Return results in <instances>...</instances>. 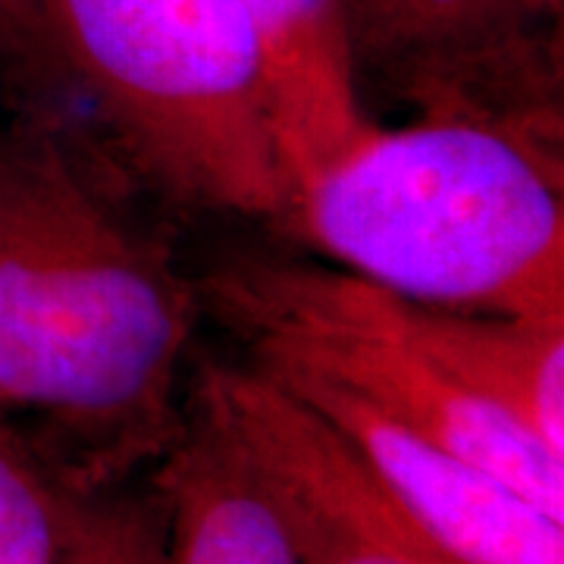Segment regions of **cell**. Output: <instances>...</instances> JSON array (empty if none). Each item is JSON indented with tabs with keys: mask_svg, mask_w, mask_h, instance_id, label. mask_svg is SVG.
<instances>
[{
	"mask_svg": "<svg viewBox=\"0 0 564 564\" xmlns=\"http://www.w3.org/2000/svg\"><path fill=\"white\" fill-rule=\"evenodd\" d=\"M76 132L69 113H0V414H32L63 480L101 492L176 443L204 304Z\"/></svg>",
	"mask_w": 564,
	"mask_h": 564,
	"instance_id": "6da1fadb",
	"label": "cell"
},
{
	"mask_svg": "<svg viewBox=\"0 0 564 564\" xmlns=\"http://www.w3.org/2000/svg\"><path fill=\"white\" fill-rule=\"evenodd\" d=\"M280 229L408 302L564 321V135L467 113L373 126Z\"/></svg>",
	"mask_w": 564,
	"mask_h": 564,
	"instance_id": "7a4b0ae2",
	"label": "cell"
},
{
	"mask_svg": "<svg viewBox=\"0 0 564 564\" xmlns=\"http://www.w3.org/2000/svg\"><path fill=\"white\" fill-rule=\"evenodd\" d=\"M76 101L170 198L282 226L280 163L236 0H41Z\"/></svg>",
	"mask_w": 564,
	"mask_h": 564,
	"instance_id": "3957f363",
	"label": "cell"
},
{
	"mask_svg": "<svg viewBox=\"0 0 564 564\" xmlns=\"http://www.w3.org/2000/svg\"><path fill=\"white\" fill-rule=\"evenodd\" d=\"M198 289L204 311L248 343L254 367L339 386L564 521V458L445 373L404 329L399 295L333 263L273 254L217 263Z\"/></svg>",
	"mask_w": 564,
	"mask_h": 564,
	"instance_id": "277c9868",
	"label": "cell"
},
{
	"mask_svg": "<svg viewBox=\"0 0 564 564\" xmlns=\"http://www.w3.org/2000/svg\"><path fill=\"white\" fill-rule=\"evenodd\" d=\"M364 98L564 135V0H339Z\"/></svg>",
	"mask_w": 564,
	"mask_h": 564,
	"instance_id": "5b68a950",
	"label": "cell"
},
{
	"mask_svg": "<svg viewBox=\"0 0 564 564\" xmlns=\"http://www.w3.org/2000/svg\"><path fill=\"white\" fill-rule=\"evenodd\" d=\"M195 402L239 445L304 564H462L404 518L329 423L254 364H210Z\"/></svg>",
	"mask_w": 564,
	"mask_h": 564,
	"instance_id": "8992f818",
	"label": "cell"
},
{
	"mask_svg": "<svg viewBox=\"0 0 564 564\" xmlns=\"http://www.w3.org/2000/svg\"><path fill=\"white\" fill-rule=\"evenodd\" d=\"M267 377L329 423L404 518L448 558L564 564V521L545 514L486 467L404 430L326 380Z\"/></svg>",
	"mask_w": 564,
	"mask_h": 564,
	"instance_id": "52a82bcc",
	"label": "cell"
},
{
	"mask_svg": "<svg viewBox=\"0 0 564 564\" xmlns=\"http://www.w3.org/2000/svg\"><path fill=\"white\" fill-rule=\"evenodd\" d=\"M292 195L377 126L339 0H236Z\"/></svg>",
	"mask_w": 564,
	"mask_h": 564,
	"instance_id": "ba28073f",
	"label": "cell"
},
{
	"mask_svg": "<svg viewBox=\"0 0 564 564\" xmlns=\"http://www.w3.org/2000/svg\"><path fill=\"white\" fill-rule=\"evenodd\" d=\"M166 564H304L239 445L192 404L158 470Z\"/></svg>",
	"mask_w": 564,
	"mask_h": 564,
	"instance_id": "9c48e42d",
	"label": "cell"
},
{
	"mask_svg": "<svg viewBox=\"0 0 564 564\" xmlns=\"http://www.w3.org/2000/svg\"><path fill=\"white\" fill-rule=\"evenodd\" d=\"M404 329L477 399L564 458V321L452 311L399 299Z\"/></svg>",
	"mask_w": 564,
	"mask_h": 564,
	"instance_id": "30bf717a",
	"label": "cell"
},
{
	"mask_svg": "<svg viewBox=\"0 0 564 564\" xmlns=\"http://www.w3.org/2000/svg\"><path fill=\"white\" fill-rule=\"evenodd\" d=\"M79 496L0 414V564H61Z\"/></svg>",
	"mask_w": 564,
	"mask_h": 564,
	"instance_id": "8fae6325",
	"label": "cell"
},
{
	"mask_svg": "<svg viewBox=\"0 0 564 564\" xmlns=\"http://www.w3.org/2000/svg\"><path fill=\"white\" fill-rule=\"evenodd\" d=\"M76 88L66 76L41 0H0V113H66Z\"/></svg>",
	"mask_w": 564,
	"mask_h": 564,
	"instance_id": "7c38bea8",
	"label": "cell"
},
{
	"mask_svg": "<svg viewBox=\"0 0 564 564\" xmlns=\"http://www.w3.org/2000/svg\"><path fill=\"white\" fill-rule=\"evenodd\" d=\"M61 564H166L163 505L82 492L69 518Z\"/></svg>",
	"mask_w": 564,
	"mask_h": 564,
	"instance_id": "4fadbf2b",
	"label": "cell"
}]
</instances>
